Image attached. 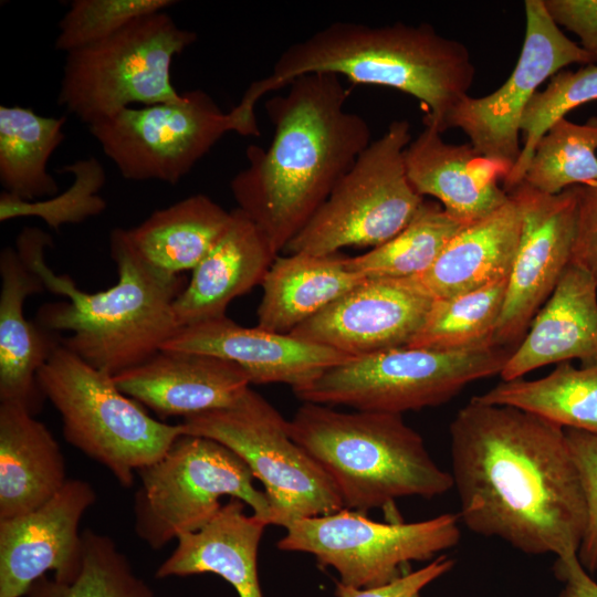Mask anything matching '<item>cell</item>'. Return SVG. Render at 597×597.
I'll return each mask as SVG.
<instances>
[{"mask_svg": "<svg viewBox=\"0 0 597 597\" xmlns=\"http://www.w3.org/2000/svg\"><path fill=\"white\" fill-rule=\"evenodd\" d=\"M176 3L174 0H74L59 22L55 49L69 53L94 44L130 22Z\"/></svg>", "mask_w": 597, "mask_h": 597, "instance_id": "cell-37", "label": "cell"}, {"mask_svg": "<svg viewBox=\"0 0 597 597\" xmlns=\"http://www.w3.org/2000/svg\"><path fill=\"white\" fill-rule=\"evenodd\" d=\"M514 349L395 347L353 357L293 392L304 402L402 415L443 405L469 384L500 374Z\"/></svg>", "mask_w": 597, "mask_h": 597, "instance_id": "cell-7", "label": "cell"}, {"mask_svg": "<svg viewBox=\"0 0 597 597\" xmlns=\"http://www.w3.org/2000/svg\"><path fill=\"white\" fill-rule=\"evenodd\" d=\"M460 523L458 513L405 523L342 509L291 523L277 548L311 554L318 565L335 569L342 584L369 588L397 579L411 562L433 559L455 546Z\"/></svg>", "mask_w": 597, "mask_h": 597, "instance_id": "cell-13", "label": "cell"}, {"mask_svg": "<svg viewBox=\"0 0 597 597\" xmlns=\"http://www.w3.org/2000/svg\"><path fill=\"white\" fill-rule=\"evenodd\" d=\"M597 101V65H583L576 71H559L543 91H537L522 119L523 146L521 155L503 179L510 192L522 184L536 144L548 128L579 105Z\"/></svg>", "mask_w": 597, "mask_h": 597, "instance_id": "cell-35", "label": "cell"}, {"mask_svg": "<svg viewBox=\"0 0 597 597\" xmlns=\"http://www.w3.org/2000/svg\"><path fill=\"white\" fill-rule=\"evenodd\" d=\"M52 244L51 235L39 228H25L17 239L19 255L45 290L67 297L41 306L36 324L51 333L70 332L61 344L112 376L161 350L179 328L174 303L185 289L180 275L153 268L132 247L126 230L116 228L109 234V250L117 282L87 293L70 276L56 275L48 266L44 250Z\"/></svg>", "mask_w": 597, "mask_h": 597, "instance_id": "cell-3", "label": "cell"}, {"mask_svg": "<svg viewBox=\"0 0 597 597\" xmlns=\"http://www.w3.org/2000/svg\"><path fill=\"white\" fill-rule=\"evenodd\" d=\"M510 193L520 205L522 231L493 342L516 348L572 262L578 189L547 195L522 182Z\"/></svg>", "mask_w": 597, "mask_h": 597, "instance_id": "cell-15", "label": "cell"}, {"mask_svg": "<svg viewBox=\"0 0 597 597\" xmlns=\"http://www.w3.org/2000/svg\"><path fill=\"white\" fill-rule=\"evenodd\" d=\"M289 432L333 480L344 509L367 514L401 498L433 499L453 488L451 473L399 413L304 402Z\"/></svg>", "mask_w": 597, "mask_h": 597, "instance_id": "cell-5", "label": "cell"}, {"mask_svg": "<svg viewBox=\"0 0 597 597\" xmlns=\"http://www.w3.org/2000/svg\"><path fill=\"white\" fill-rule=\"evenodd\" d=\"M95 501L91 483L69 479L38 509L0 520V597H22L49 572L59 582L77 576L83 561L78 527Z\"/></svg>", "mask_w": 597, "mask_h": 597, "instance_id": "cell-17", "label": "cell"}, {"mask_svg": "<svg viewBox=\"0 0 597 597\" xmlns=\"http://www.w3.org/2000/svg\"><path fill=\"white\" fill-rule=\"evenodd\" d=\"M573 359L597 363V282L570 262L500 375L513 380Z\"/></svg>", "mask_w": 597, "mask_h": 597, "instance_id": "cell-20", "label": "cell"}, {"mask_svg": "<svg viewBox=\"0 0 597 597\" xmlns=\"http://www.w3.org/2000/svg\"><path fill=\"white\" fill-rule=\"evenodd\" d=\"M544 4L552 20L574 32L597 61V0H544Z\"/></svg>", "mask_w": 597, "mask_h": 597, "instance_id": "cell-41", "label": "cell"}, {"mask_svg": "<svg viewBox=\"0 0 597 597\" xmlns=\"http://www.w3.org/2000/svg\"><path fill=\"white\" fill-rule=\"evenodd\" d=\"M597 117L576 124L563 117L535 146L522 182L556 195L597 182Z\"/></svg>", "mask_w": 597, "mask_h": 597, "instance_id": "cell-33", "label": "cell"}, {"mask_svg": "<svg viewBox=\"0 0 597 597\" xmlns=\"http://www.w3.org/2000/svg\"><path fill=\"white\" fill-rule=\"evenodd\" d=\"M245 504L230 498L213 519L196 532L177 538L172 553L155 576L167 578L214 574L239 597H263L258 576V551L266 522L244 512Z\"/></svg>", "mask_w": 597, "mask_h": 597, "instance_id": "cell-24", "label": "cell"}, {"mask_svg": "<svg viewBox=\"0 0 597 597\" xmlns=\"http://www.w3.org/2000/svg\"><path fill=\"white\" fill-rule=\"evenodd\" d=\"M266 103L274 137L251 145L248 166L230 182L241 209L279 254L325 202L371 143L367 122L345 108L341 76L310 73Z\"/></svg>", "mask_w": 597, "mask_h": 597, "instance_id": "cell-2", "label": "cell"}, {"mask_svg": "<svg viewBox=\"0 0 597 597\" xmlns=\"http://www.w3.org/2000/svg\"><path fill=\"white\" fill-rule=\"evenodd\" d=\"M165 11L139 18L117 33L66 53L57 104L88 126L135 103L176 101L174 57L195 43Z\"/></svg>", "mask_w": 597, "mask_h": 597, "instance_id": "cell-8", "label": "cell"}, {"mask_svg": "<svg viewBox=\"0 0 597 597\" xmlns=\"http://www.w3.org/2000/svg\"><path fill=\"white\" fill-rule=\"evenodd\" d=\"M586 502V526L578 558L588 572L597 570V434L565 429Z\"/></svg>", "mask_w": 597, "mask_h": 597, "instance_id": "cell-38", "label": "cell"}, {"mask_svg": "<svg viewBox=\"0 0 597 597\" xmlns=\"http://www.w3.org/2000/svg\"><path fill=\"white\" fill-rule=\"evenodd\" d=\"M184 434L213 439L249 467L262 482L271 507L270 524L291 523L344 509L325 470L289 432L286 420L249 388L233 405L182 419Z\"/></svg>", "mask_w": 597, "mask_h": 597, "instance_id": "cell-10", "label": "cell"}, {"mask_svg": "<svg viewBox=\"0 0 597 597\" xmlns=\"http://www.w3.org/2000/svg\"><path fill=\"white\" fill-rule=\"evenodd\" d=\"M137 473L134 530L151 549L203 527L222 507L223 496L241 500L270 525V502L255 488L251 470L213 439L181 434L163 457Z\"/></svg>", "mask_w": 597, "mask_h": 597, "instance_id": "cell-9", "label": "cell"}, {"mask_svg": "<svg viewBox=\"0 0 597 597\" xmlns=\"http://www.w3.org/2000/svg\"><path fill=\"white\" fill-rule=\"evenodd\" d=\"M230 221L231 211L198 193L154 211L140 224L126 230V234L148 264L160 272L180 275L202 261Z\"/></svg>", "mask_w": 597, "mask_h": 597, "instance_id": "cell-28", "label": "cell"}, {"mask_svg": "<svg viewBox=\"0 0 597 597\" xmlns=\"http://www.w3.org/2000/svg\"><path fill=\"white\" fill-rule=\"evenodd\" d=\"M432 302L412 277H368L290 334L359 357L407 346Z\"/></svg>", "mask_w": 597, "mask_h": 597, "instance_id": "cell-16", "label": "cell"}, {"mask_svg": "<svg viewBox=\"0 0 597 597\" xmlns=\"http://www.w3.org/2000/svg\"><path fill=\"white\" fill-rule=\"evenodd\" d=\"M521 231L520 205L510 193L495 211L461 229L436 262L412 279L433 300L452 297L509 279Z\"/></svg>", "mask_w": 597, "mask_h": 597, "instance_id": "cell-25", "label": "cell"}, {"mask_svg": "<svg viewBox=\"0 0 597 597\" xmlns=\"http://www.w3.org/2000/svg\"><path fill=\"white\" fill-rule=\"evenodd\" d=\"M38 385L60 412L65 440L104 465L124 488L184 434L181 423L149 416L116 386L113 376L83 360L61 342L38 373Z\"/></svg>", "mask_w": 597, "mask_h": 597, "instance_id": "cell-6", "label": "cell"}, {"mask_svg": "<svg viewBox=\"0 0 597 597\" xmlns=\"http://www.w3.org/2000/svg\"><path fill=\"white\" fill-rule=\"evenodd\" d=\"M555 573L565 583L558 597H597V582L587 574L579 558L556 562Z\"/></svg>", "mask_w": 597, "mask_h": 597, "instance_id": "cell-42", "label": "cell"}, {"mask_svg": "<svg viewBox=\"0 0 597 597\" xmlns=\"http://www.w3.org/2000/svg\"><path fill=\"white\" fill-rule=\"evenodd\" d=\"M88 128L124 178L170 185L190 172L224 134L259 135L253 106L240 101L224 113L201 90L167 103L128 107Z\"/></svg>", "mask_w": 597, "mask_h": 597, "instance_id": "cell-12", "label": "cell"}, {"mask_svg": "<svg viewBox=\"0 0 597 597\" xmlns=\"http://www.w3.org/2000/svg\"><path fill=\"white\" fill-rule=\"evenodd\" d=\"M473 398L532 412L564 429L597 434V363L580 367L561 363L544 377L502 380Z\"/></svg>", "mask_w": 597, "mask_h": 597, "instance_id": "cell-29", "label": "cell"}, {"mask_svg": "<svg viewBox=\"0 0 597 597\" xmlns=\"http://www.w3.org/2000/svg\"><path fill=\"white\" fill-rule=\"evenodd\" d=\"M577 221L572 263L587 270L597 282V182L577 186Z\"/></svg>", "mask_w": 597, "mask_h": 597, "instance_id": "cell-40", "label": "cell"}, {"mask_svg": "<svg viewBox=\"0 0 597 597\" xmlns=\"http://www.w3.org/2000/svg\"><path fill=\"white\" fill-rule=\"evenodd\" d=\"M64 116L36 114L23 106H0V182L4 191L24 200L57 193L48 161L63 142Z\"/></svg>", "mask_w": 597, "mask_h": 597, "instance_id": "cell-30", "label": "cell"}, {"mask_svg": "<svg viewBox=\"0 0 597 597\" xmlns=\"http://www.w3.org/2000/svg\"><path fill=\"white\" fill-rule=\"evenodd\" d=\"M411 597H420V595H419V594H416V595H413V596H411Z\"/></svg>", "mask_w": 597, "mask_h": 597, "instance_id": "cell-43", "label": "cell"}, {"mask_svg": "<svg viewBox=\"0 0 597 597\" xmlns=\"http://www.w3.org/2000/svg\"><path fill=\"white\" fill-rule=\"evenodd\" d=\"M524 3L525 38L512 74L486 96L467 95L443 124V132L448 128L463 130L475 151L500 167L504 178L521 155V119L538 86L565 66L596 62L561 31L546 11L544 0Z\"/></svg>", "mask_w": 597, "mask_h": 597, "instance_id": "cell-14", "label": "cell"}, {"mask_svg": "<svg viewBox=\"0 0 597 597\" xmlns=\"http://www.w3.org/2000/svg\"><path fill=\"white\" fill-rule=\"evenodd\" d=\"M161 349L220 357L239 366L250 384L280 383L292 389L353 358L291 334L243 327L227 316L178 328Z\"/></svg>", "mask_w": 597, "mask_h": 597, "instance_id": "cell-18", "label": "cell"}, {"mask_svg": "<svg viewBox=\"0 0 597 597\" xmlns=\"http://www.w3.org/2000/svg\"><path fill=\"white\" fill-rule=\"evenodd\" d=\"M310 73L409 94L425 107V125L442 134L448 114L468 95L475 69L464 44L440 35L428 23L369 27L338 21L285 49L270 75L253 82L245 93L258 102Z\"/></svg>", "mask_w": 597, "mask_h": 597, "instance_id": "cell-4", "label": "cell"}, {"mask_svg": "<svg viewBox=\"0 0 597 597\" xmlns=\"http://www.w3.org/2000/svg\"><path fill=\"white\" fill-rule=\"evenodd\" d=\"M276 256L264 232L241 209L231 210L227 231L175 300L179 328L227 316L229 304L261 284Z\"/></svg>", "mask_w": 597, "mask_h": 597, "instance_id": "cell-22", "label": "cell"}, {"mask_svg": "<svg viewBox=\"0 0 597 597\" xmlns=\"http://www.w3.org/2000/svg\"><path fill=\"white\" fill-rule=\"evenodd\" d=\"M365 279L337 253L276 256L261 283L256 326L290 334Z\"/></svg>", "mask_w": 597, "mask_h": 597, "instance_id": "cell-27", "label": "cell"}, {"mask_svg": "<svg viewBox=\"0 0 597 597\" xmlns=\"http://www.w3.org/2000/svg\"><path fill=\"white\" fill-rule=\"evenodd\" d=\"M82 538V566L73 580L59 582L46 575L22 597H156L109 536L87 528Z\"/></svg>", "mask_w": 597, "mask_h": 597, "instance_id": "cell-34", "label": "cell"}, {"mask_svg": "<svg viewBox=\"0 0 597 597\" xmlns=\"http://www.w3.org/2000/svg\"><path fill=\"white\" fill-rule=\"evenodd\" d=\"M0 401L17 402L33 415L43 395L38 373L61 341L24 316V301L44 284L17 250L0 253Z\"/></svg>", "mask_w": 597, "mask_h": 597, "instance_id": "cell-23", "label": "cell"}, {"mask_svg": "<svg viewBox=\"0 0 597 597\" xmlns=\"http://www.w3.org/2000/svg\"><path fill=\"white\" fill-rule=\"evenodd\" d=\"M460 522L532 555L578 558L586 502L565 429L473 397L450 423Z\"/></svg>", "mask_w": 597, "mask_h": 597, "instance_id": "cell-1", "label": "cell"}, {"mask_svg": "<svg viewBox=\"0 0 597 597\" xmlns=\"http://www.w3.org/2000/svg\"><path fill=\"white\" fill-rule=\"evenodd\" d=\"M507 279L432 305L409 347L465 350L495 345L494 333L503 308Z\"/></svg>", "mask_w": 597, "mask_h": 597, "instance_id": "cell-32", "label": "cell"}, {"mask_svg": "<svg viewBox=\"0 0 597 597\" xmlns=\"http://www.w3.org/2000/svg\"><path fill=\"white\" fill-rule=\"evenodd\" d=\"M61 171L72 175L73 181L65 191L49 199L24 200L3 190L0 195V221L35 217L57 231L63 224L83 222L106 209V201L100 196L106 172L97 158L76 160Z\"/></svg>", "mask_w": 597, "mask_h": 597, "instance_id": "cell-36", "label": "cell"}, {"mask_svg": "<svg viewBox=\"0 0 597 597\" xmlns=\"http://www.w3.org/2000/svg\"><path fill=\"white\" fill-rule=\"evenodd\" d=\"M113 379L121 391L161 418L227 408L250 388L247 374L229 360L164 349Z\"/></svg>", "mask_w": 597, "mask_h": 597, "instance_id": "cell-19", "label": "cell"}, {"mask_svg": "<svg viewBox=\"0 0 597 597\" xmlns=\"http://www.w3.org/2000/svg\"><path fill=\"white\" fill-rule=\"evenodd\" d=\"M464 227L438 202L425 200L404 230L367 253L347 258V265L366 279L417 276L436 262Z\"/></svg>", "mask_w": 597, "mask_h": 597, "instance_id": "cell-31", "label": "cell"}, {"mask_svg": "<svg viewBox=\"0 0 597 597\" xmlns=\"http://www.w3.org/2000/svg\"><path fill=\"white\" fill-rule=\"evenodd\" d=\"M67 480L51 431L24 406L0 401V520L38 509Z\"/></svg>", "mask_w": 597, "mask_h": 597, "instance_id": "cell-26", "label": "cell"}, {"mask_svg": "<svg viewBox=\"0 0 597 597\" xmlns=\"http://www.w3.org/2000/svg\"><path fill=\"white\" fill-rule=\"evenodd\" d=\"M410 142L409 122L392 121L284 251L328 255L346 247L374 249L404 230L425 201L406 172L405 150Z\"/></svg>", "mask_w": 597, "mask_h": 597, "instance_id": "cell-11", "label": "cell"}, {"mask_svg": "<svg viewBox=\"0 0 597 597\" xmlns=\"http://www.w3.org/2000/svg\"><path fill=\"white\" fill-rule=\"evenodd\" d=\"M453 561L447 555H439L428 565L407 572L397 579L381 586L357 588L336 582V597H411L419 594L422 588L448 573Z\"/></svg>", "mask_w": 597, "mask_h": 597, "instance_id": "cell-39", "label": "cell"}, {"mask_svg": "<svg viewBox=\"0 0 597 597\" xmlns=\"http://www.w3.org/2000/svg\"><path fill=\"white\" fill-rule=\"evenodd\" d=\"M405 167L412 188L431 196L454 220L469 226L495 211L510 193L499 186L504 178L495 164L472 145L446 143L434 127L426 128L405 150Z\"/></svg>", "mask_w": 597, "mask_h": 597, "instance_id": "cell-21", "label": "cell"}]
</instances>
